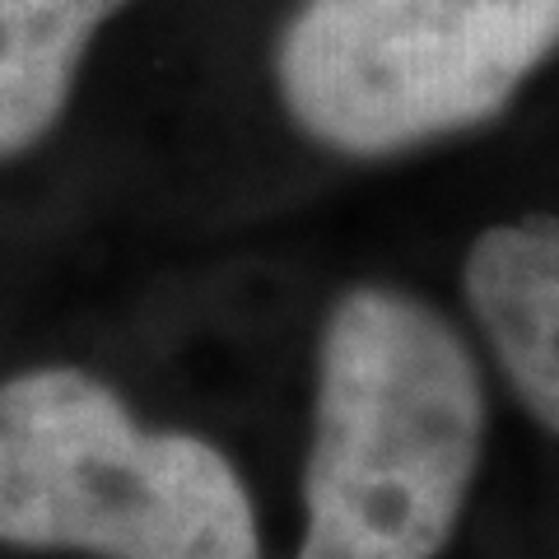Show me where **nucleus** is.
Instances as JSON below:
<instances>
[{"instance_id": "nucleus-1", "label": "nucleus", "mask_w": 559, "mask_h": 559, "mask_svg": "<svg viewBox=\"0 0 559 559\" xmlns=\"http://www.w3.org/2000/svg\"><path fill=\"white\" fill-rule=\"evenodd\" d=\"M485 457L480 364L433 304L355 285L318 336L299 559H439Z\"/></svg>"}, {"instance_id": "nucleus-2", "label": "nucleus", "mask_w": 559, "mask_h": 559, "mask_svg": "<svg viewBox=\"0 0 559 559\" xmlns=\"http://www.w3.org/2000/svg\"><path fill=\"white\" fill-rule=\"evenodd\" d=\"M0 546L261 559V527L210 439L140 425L103 378L47 364L0 382Z\"/></svg>"}, {"instance_id": "nucleus-3", "label": "nucleus", "mask_w": 559, "mask_h": 559, "mask_svg": "<svg viewBox=\"0 0 559 559\" xmlns=\"http://www.w3.org/2000/svg\"><path fill=\"white\" fill-rule=\"evenodd\" d=\"M559 51V0H294L275 90L312 145L349 159L495 121Z\"/></svg>"}, {"instance_id": "nucleus-4", "label": "nucleus", "mask_w": 559, "mask_h": 559, "mask_svg": "<svg viewBox=\"0 0 559 559\" xmlns=\"http://www.w3.org/2000/svg\"><path fill=\"white\" fill-rule=\"evenodd\" d=\"M462 289L518 401L559 433V215L489 224L462 261Z\"/></svg>"}, {"instance_id": "nucleus-5", "label": "nucleus", "mask_w": 559, "mask_h": 559, "mask_svg": "<svg viewBox=\"0 0 559 559\" xmlns=\"http://www.w3.org/2000/svg\"><path fill=\"white\" fill-rule=\"evenodd\" d=\"M131 0H0V164L61 127L98 28Z\"/></svg>"}]
</instances>
